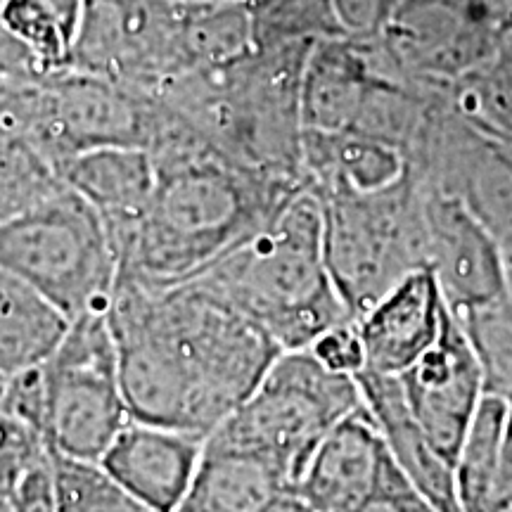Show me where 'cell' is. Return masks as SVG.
<instances>
[{
	"label": "cell",
	"mask_w": 512,
	"mask_h": 512,
	"mask_svg": "<svg viewBox=\"0 0 512 512\" xmlns=\"http://www.w3.org/2000/svg\"><path fill=\"white\" fill-rule=\"evenodd\" d=\"M508 413V403L486 394L460 441L453 458V472H456L458 503L463 512H486Z\"/></svg>",
	"instance_id": "cell-24"
},
{
	"label": "cell",
	"mask_w": 512,
	"mask_h": 512,
	"mask_svg": "<svg viewBox=\"0 0 512 512\" xmlns=\"http://www.w3.org/2000/svg\"><path fill=\"white\" fill-rule=\"evenodd\" d=\"M377 76L373 41L325 38L313 43L302 76L304 131H354Z\"/></svg>",
	"instance_id": "cell-18"
},
{
	"label": "cell",
	"mask_w": 512,
	"mask_h": 512,
	"mask_svg": "<svg viewBox=\"0 0 512 512\" xmlns=\"http://www.w3.org/2000/svg\"><path fill=\"white\" fill-rule=\"evenodd\" d=\"M302 164L316 197L373 195L411 176V162L401 150L361 133L304 131Z\"/></svg>",
	"instance_id": "cell-20"
},
{
	"label": "cell",
	"mask_w": 512,
	"mask_h": 512,
	"mask_svg": "<svg viewBox=\"0 0 512 512\" xmlns=\"http://www.w3.org/2000/svg\"><path fill=\"white\" fill-rule=\"evenodd\" d=\"M0 266L72 323L110 311L119 256L98 209L60 185L34 209L0 223Z\"/></svg>",
	"instance_id": "cell-5"
},
{
	"label": "cell",
	"mask_w": 512,
	"mask_h": 512,
	"mask_svg": "<svg viewBox=\"0 0 512 512\" xmlns=\"http://www.w3.org/2000/svg\"><path fill=\"white\" fill-rule=\"evenodd\" d=\"M152 157L155 190L138 226L117 242V280L155 290L200 278L309 190L216 150L195 126Z\"/></svg>",
	"instance_id": "cell-2"
},
{
	"label": "cell",
	"mask_w": 512,
	"mask_h": 512,
	"mask_svg": "<svg viewBox=\"0 0 512 512\" xmlns=\"http://www.w3.org/2000/svg\"><path fill=\"white\" fill-rule=\"evenodd\" d=\"M67 328L69 320L48 299L0 266V375L41 366Z\"/></svg>",
	"instance_id": "cell-22"
},
{
	"label": "cell",
	"mask_w": 512,
	"mask_h": 512,
	"mask_svg": "<svg viewBox=\"0 0 512 512\" xmlns=\"http://www.w3.org/2000/svg\"><path fill=\"white\" fill-rule=\"evenodd\" d=\"M46 458V439L0 406V496H12L17 484Z\"/></svg>",
	"instance_id": "cell-28"
},
{
	"label": "cell",
	"mask_w": 512,
	"mask_h": 512,
	"mask_svg": "<svg viewBox=\"0 0 512 512\" xmlns=\"http://www.w3.org/2000/svg\"><path fill=\"white\" fill-rule=\"evenodd\" d=\"M57 512H157L126 486H121L100 463L76 460L50 451Z\"/></svg>",
	"instance_id": "cell-25"
},
{
	"label": "cell",
	"mask_w": 512,
	"mask_h": 512,
	"mask_svg": "<svg viewBox=\"0 0 512 512\" xmlns=\"http://www.w3.org/2000/svg\"><path fill=\"white\" fill-rule=\"evenodd\" d=\"M204 437L131 420L100 465L157 512H178L200 467Z\"/></svg>",
	"instance_id": "cell-15"
},
{
	"label": "cell",
	"mask_w": 512,
	"mask_h": 512,
	"mask_svg": "<svg viewBox=\"0 0 512 512\" xmlns=\"http://www.w3.org/2000/svg\"><path fill=\"white\" fill-rule=\"evenodd\" d=\"M356 512H437L434 505L420 494L408 477L399 470L394 458L384 467L380 484L373 496Z\"/></svg>",
	"instance_id": "cell-30"
},
{
	"label": "cell",
	"mask_w": 512,
	"mask_h": 512,
	"mask_svg": "<svg viewBox=\"0 0 512 512\" xmlns=\"http://www.w3.org/2000/svg\"><path fill=\"white\" fill-rule=\"evenodd\" d=\"M0 512H12V498L0 496Z\"/></svg>",
	"instance_id": "cell-34"
},
{
	"label": "cell",
	"mask_w": 512,
	"mask_h": 512,
	"mask_svg": "<svg viewBox=\"0 0 512 512\" xmlns=\"http://www.w3.org/2000/svg\"><path fill=\"white\" fill-rule=\"evenodd\" d=\"M313 43H256L238 60L174 81L157 100L188 119L216 150L306 185L302 76Z\"/></svg>",
	"instance_id": "cell-3"
},
{
	"label": "cell",
	"mask_w": 512,
	"mask_h": 512,
	"mask_svg": "<svg viewBox=\"0 0 512 512\" xmlns=\"http://www.w3.org/2000/svg\"><path fill=\"white\" fill-rule=\"evenodd\" d=\"M501 36L484 0H399L375 43L399 79L451 88L491 60Z\"/></svg>",
	"instance_id": "cell-11"
},
{
	"label": "cell",
	"mask_w": 512,
	"mask_h": 512,
	"mask_svg": "<svg viewBox=\"0 0 512 512\" xmlns=\"http://www.w3.org/2000/svg\"><path fill=\"white\" fill-rule=\"evenodd\" d=\"M62 181L41 152L24 140L0 136V223L34 209Z\"/></svg>",
	"instance_id": "cell-27"
},
{
	"label": "cell",
	"mask_w": 512,
	"mask_h": 512,
	"mask_svg": "<svg viewBox=\"0 0 512 512\" xmlns=\"http://www.w3.org/2000/svg\"><path fill=\"white\" fill-rule=\"evenodd\" d=\"M458 320L475 347L486 394L512 406V299L503 297L482 309L463 313Z\"/></svg>",
	"instance_id": "cell-26"
},
{
	"label": "cell",
	"mask_w": 512,
	"mask_h": 512,
	"mask_svg": "<svg viewBox=\"0 0 512 512\" xmlns=\"http://www.w3.org/2000/svg\"><path fill=\"white\" fill-rule=\"evenodd\" d=\"M204 3H254V0H204Z\"/></svg>",
	"instance_id": "cell-35"
},
{
	"label": "cell",
	"mask_w": 512,
	"mask_h": 512,
	"mask_svg": "<svg viewBox=\"0 0 512 512\" xmlns=\"http://www.w3.org/2000/svg\"><path fill=\"white\" fill-rule=\"evenodd\" d=\"M396 377L413 418L453 463L486 387L475 347L451 309L446 311L437 342Z\"/></svg>",
	"instance_id": "cell-12"
},
{
	"label": "cell",
	"mask_w": 512,
	"mask_h": 512,
	"mask_svg": "<svg viewBox=\"0 0 512 512\" xmlns=\"http://www.w3.org/2000/svg\"><path fill=\"white\" fill-rule=\"evenodd\" d=\"M195 10L197 0H86L67 69L157 98L200 72Z\"/></svg>",
	"instance_id": "cell-8"
},
{
	"label": "cell",
	"mask_w": 512,
	"mask_h": 512,
	"mask_svg": "<svg viewBox=\"0 0 512 512\" xmlns=\"http://www.w3.org/2000/svg\"><path fill=\"white\" fill-rule=\"evenodd\" d=\"M448 306L430 268H420L356 318L366 370L401 375L437 342Z\"/></svg>",
	"instance_id": "cell-16"
},
{
	"label": "cell",
	"mask_w": 512,
	"mask_h": 512,
	"mask_svg": "<svg viewBox=\"0 0 512 512\" xmlns=\"http://www.w3.org/2000/svg\"><path fill=\"white\" fill-rule=\"evenodd\" d=\"M318 200L330 278L354 320L406 275L427 268L425 192L413 171L406 181L373 195Z\"/></svg>",
	"instance_id": "cell-6"
},
{
	"label": "cell",
	"mask_w": 512,
	"mask_h": 512,
	"mask_svg": "<svg viewBox=\"0 0 512 512\" xmlns=\"http://www.w3.org/2000/svg\"><path fill=\"white\" fill-rule=\"evenodd\" d=\"M309 349L325 368L335 370V373L356 377L361 370H366V351H363L356 320H347V323L328 330Z\"/></svg>",
	"instance_id": "cell-29"
},
{
	"label": "cell",
	"mask_w": 512,
	"mask_h": 512,
	"mask_svg": "<svg viewBox=\"0 0 512 512\" xmlns=\"http://www.w3.org/2000/svg\"><path fill=\"white\" fill-rule=\"evenodd\" d=\"M294 484L275 460L204 439L200 467L178 512H266Z\"/></svg>",
	"instance_id": "cell-21"
},
{
	"label": "cell",
	"mask_w": 512,
	"mask_h": 512,
	"mask_svg": "<svg viewBox=\"0 0 512 512\" xmlns=\"http://www.w3.org/2000/svg\"><path fill=\"white\" fill-rule=\"evenodd\" d=\"M12 512H57V491L50 453L12 491Z\"/></svg>",
	"instance_id": "cell-31"
},
{
	"label": "cell",
	"mask_w": 512,
	"mask_h": 512,
	"mask_svg": "<svg viewBox=\"0 0 512 512\" xmlns=\"http://www.w3.org/2000/svg\"><path fill=\"white\" fill-rule=\"evenodd\" d=\"M3 382H5V377H3V375H0V389H3Z\"/></svg>",
	"instance_id": "cell-36"
},
{
	"label": "cell",
	"mask_w": 512,
	"mask_h": 512,
	"mask_svg": "<svg viewBox=\"0 0 512 512\" xmlns=\"http://www.w3.org/2000/svg\"><path fill=\"white\" fill-rule=\"evenodd\" d=\"M41 83V119L34 147L60 166L81 152L102 147H140L155 152L185 126L162 100L100 76L62 69Z\"/></svg>",
	"instance_id": "cell-10"
},
{
	"label": "cell",
	"mask_w": 512,
	"mask_h": 512,
	"mask_svg": "<svg viewBox=\"0 0 512 512\" xmlns=\"http://www.w3.org/2000/svg\"><path fill=\"white\" fill-rule=\"evenodd\" d=\"M363 403L368 406L394 463L437 512H463L458 503L456 472L425 430L413 418L396 375L361 370L356 375Z\"/></svg>",
	"instance_id": "cell-17"
},
{
	"label": "cell",
	"mask_w": 512,
	"mask_h": 512,
	"mask_svg": "<svg viewBox=\"0 0 512 512\" xmlns=\"http://www.w3.org/2000/svg\"><path fill=\"white\" fill-rule=\"evenodd\" d=\"M451 110L479 131L512 145V31H505L491 60L446 91Z\"/></svg>",
	"instance_id": "cell-23"
},
{
	"label": "cell",
	"mask_w": 512,
	"mask_h": 512,
	"mask_svg": "<svg viewBox=\"0 0 512 512\" xmlns=\"http://www.w3.org/2000/svg\"><path fill=\"white\" fill-rule=\"evenodd\" d=\"M361 406L356 377L325 368L311 349L283 351L207 441L261 453L299 482L320 441Z\"/></svg>",
	"instance_id": "cell-7"
},
{
	"label": "cell",
	"mask_w": 512,
	"mask_h": 512,
	"mask_svg": "<svg viewBox=\"0 0 512 512\" xmlns=\"http://www.w3.org/2000/svg\"><path fill=\"white\" fill-rule=\"evenodd\" d=\"M60 181L86 200L110 230L114 249L138 226L157 181L152 152L140 147H102L81 152L57 169Z\"/></svg>",
	"instance_id": "cell-19"
},
{
	"label": "cell",
	"mask_w": 512,
	"mask_h": 512,
	"mask_svg": "<svg viewBox=\"0 0 512 512\" xmlns=\"http://www.w3.org/2000/svg\"><path fill=\"white\" fill-rule=\"evenodd\" d=\"M131 420L207 439L283 354L233 306L197 283L117 280L107 311Z\"/></svg>",
	"instance_id": "cell-1"
},
{
	"label": "cell",
	"mask_w": 512,
	"mask_h": 512,
	"mask_svg": "<svg viewBox=\"0 0 512 512\" xmlns=\"http://www.w3.org/2000/svg\"><path fill=\"white\" fill-rule=\"evenodd\" d=\"M190 283L233 306L283 351L309 349L320 335L354 320L330 278L323 207L311 190Z\"/></svg>",
	"instance_id": "cell-4"
},
{
	"label": "cell",
	"mask_w": 512,
	"mask_h": 512,
	"mask_svg": "<svg viewBox=\"0 0 512 512\" xmlns=\"http://www.w3.org/2000/svg\"><path fill=\"white\" fill-rule=\"evenodd\" d=\"M389 460L392 453L363 403L320 441L297 489L316 512H356L373 496Z\"/></svg>",
	"instance_id": "cell-14"
},
{
	"label": "cell",
	"mask_w": 512,
	"mask_h": 512,
	"mask_svg": "<svg viewBox=\"0 0 512 512\" xmlns=\"http://www.w3.org/2000/svg\"><path fill=\"white\" fill-rule=\"evenodd\" d=\"M505 268H508V297L512 299V254L505 256Z\"/></svg>",
	"instance_id": "cell-33"
},
{
	"label": "cell",
	"mask_w": 512,
	"mask_h": 512,
	"mask_svg": "<svg viewBox=\"0 0 512 512\" xmlns=\"http://www.w3.org/2000/svg\"><path fill=\"white\" fill-rule=\"evenodd\" d=\"M41 375L43 439L50 451L100 463L131 422L107 313L72 320L57 349L41 363Z\"/></svg>",
	"instance_id": "cell-9"
},
{
	"label": "cell",
	"mask_w": 512,
	"mask_h": 512,
	"mask_svg": "<svg viewBox=\"0 0 512 512\" xmlns=\"http://www.w3.org/2000/svg\"><path fill=\"white\" fill-rule=\"evenodd\" d=\"M510 512H512V510H510Z\"/></svg>",
	"instance_id": "cell-37"
},
{
	"label": "cell",
	"mask_w": 512,
	"mask_h": 512,
	"mask_svg": "<svg viewBox=\"0 0 512 512\" xmlns=\"http://www.w3.org/2000/svg\"><path fill=\"white\" fill-rule=\"evenodd\" d=\"M512 510V406L505 422V432L498 451L494 479H491L489 505L486 512H510Z\"/></svg>",
	"instance_id": "cell-32"
},
{
	"label": "cell",
	"mask_w": 512,
	"mask_h": 512,
	"mask_svg": "<svg viewBox=\"0 0 512 512\" xmlns=\"http://www.w3.org/2000/svg\"><path fill=\"white\" fill-rule=\"evenodd\" d=\"M425 192L427 268L456 316L508 297V268L491 230L446 192Z\"/></svg>",
	"instance_id": "cell-13"
}]
</instances>
